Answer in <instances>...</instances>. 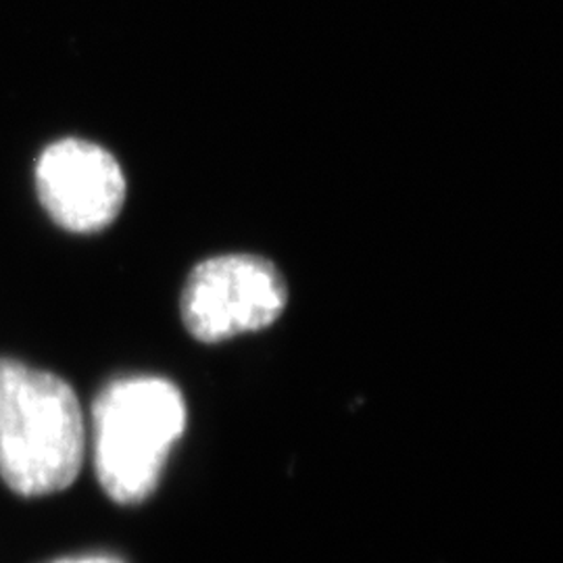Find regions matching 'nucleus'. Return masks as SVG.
I'll use <instances>...</instances> for the list:
<instances>
[{"label": "nucleus", "instance_id": "obj_1", "mask_svg": "<svg viewBox=\"0 0 563 563\" xmlns=\"http://www.w3.org/2000/svg\"><path fill=\"white\" fill-rule=\"evenodd\" d=\"M86 426L71 384L0 357V478L21 497L55 495L76 483Z\"/></svg>", "mask_w": 563, "mask_h": 563}, {"label": "nucleus", "instance_id": "obj_2", "mask_svg": "<svg viewBox=\"0 0 563 563\" xmlns=\"http://www.w3.org/2000/svg\"><path fill=\"white\" fill-rule=\"evenodd\" d=\"M186 428L180 390L159 376L107 384L92 402L95 472L104 495L120 505L146 501Z\"/></svg>", "mask_w": 563, "mask_h": 563}, {"label": "nucleus", "instance_id": "obj_3", "mask_svg": "<svg viewBox=\"0 0 563 563\" xmlns=\"http://www.w3.org/2000/svg\"><path fill=\"white\" fill-rule=\"evenodd\" d=\"M286 302L288 286L274 263L257 255H222L190 272L181 320L197 341L216 344L272 325Z\"/></svg>", "mask_w": 563, "mask_h": 563}, {"label": "nucleus", "instance_id": "obj_4", "mask_svg": "<svg viewBox=\"0 0 563 563\" xmlns=\"http://www.w3.org/2000/svg\"><path fill=\"white\" fill-rule=\"evenodd\" d=\"M36 190L53 222L76 234H92L118 220L125 176L102 146L67 139L44 148L36 163Z\"/></svg>", "mask_w": 563, "mask_h": 563}, {"label": "nucleus", "instance_id": "obj_5", "mask_svg": "<svg viewBox=\"0 0 563 563\" xmlns=\"http://www.w3.org/2000/svg\"><path fill=\"white\" fill-rule=\"evenodd\" d=\"M53 563H123L118 558L111 555H84V558H67Z\"/></svg>", "mask_w": 563, "mask_h": 563}]
</instances>
